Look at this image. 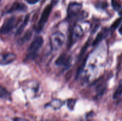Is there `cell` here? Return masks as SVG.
<instances>
[{
	"label": "cell",
	"instance_id": "cell-15",
	"mask_svg": "<svg viewBox=\"0 0 122 121\" xmlns=\"http://www.w3.org/2000/svg\"><path fill=\"white\" fill-rule=\"evenodd\" d=\"M50 106H51V107H52L54 109H58L61 107L63 106V103H62L61 101H60V100H53L50 104H48Z\"/></svg>",
	"mask_w": 122,
	"mask_h": 121
},
{
	"label": "cell",
	"instance_id": "cell-2",
	"mask_svg": "<svg viewBox=\"0 0 122 121\" xmlns=\"http://www.w3.org/2000/svg\"><path fill=\"white\" fill-rule=\"evenodd\" d=\"M65 42V36L61 32H57L52 33L50 36V45L52 51H59Z\"/></svg>",
	"mask_w": 122,
	"mask_h": 121
},
{
	"label": "cell",
	"instance_id": "cell-13",
	"mask_svg": "<svg viewBox=\"0 0 122 121\" xmlns=\"http://www.w3.org/2000/svg\"><path fill=\"white\" fill-rule=\"evenodd\" d=\"M29 20V15H26V17L23 20V22L22 23V24H21V26L19 27V28L17 29L16 32V34H21V33L23 32V31L25 29V27L26 26V25L28 24V21Z\"/></svg>",
	"mask_w": 122,
	"mask_h": 121
},
{
	"label": "cell",
	"instance_id": "cell-22",
	"mask_svg": "<svg viewBox=\"0 0 122 121\" xmlns=\"http://www.w3.org/2000/svg\"><path fill=\"white\" fill-rule=\"evenodd\" d=\"M119 33H120V34H121V35L122 36V25L121 26H120V28H119Z\"/></svg>",
	"mask_w": 122,
	"mask_h": 121
},
{
	"label": "cell",
	"instance_id": "cell-11",
	"mask_svg": "<svg viewBox=\"0 0 122 121\" xmlns=\"http://www.w3.org/2000/svg\"><path fill=\"white\" fill-rule=\"evenodd\" d=\"M32 32H31L30 30H28L27 32H26V33L24 34L23 37H21V38H20V39L17 40V43L19 44V45H23L24 43H25L26 42H27L30 39L31 36H32Z\"/></svg>",
	"mask_w": 122,
	"mask_h": 121
},
{
	"label": "cell",
	"instance_id": "cell-1",
	"mask_svg": "<svg viewBox=\"0 0 122 121\" xmlns=\"http://www.w3.org/2000/svg\"><path fill=\"white\" fill-rule=\"evenodd\" d=\"M44 40L42 36L36 37L27 49V55H26V59L31 60L33 59L38 54L44 44Z\"/></svg>",
	"mask_w": 122,
	"mask_h": 121
},
{
	"label": "cell",
	"instance_id": "cell-16",
	"mask_svg": "<svg viewBox=\"0 0 122 121\" xmlns=\"http://www.w3.org/2000/svg\"><path fill=\"white\" fill-rule=\"evenodd\" d=\"M76 100L75 99H70L67 101V107L70 110H73L75 104H76Z\"/></svg>",
	"mask_w": 122,
	"mask_h": 121
},
{
	"label": "cell",
	"instance_id": "cell-8",
	"mask_svg": "<svg viewBox=\"0 0 122 121\" xmlns=\"http://www.w3.org/2000/svg\"><path fill=\"white\" fill-rule=\"evenodd\" d=\"M56 65L58 66H63L64 67H69L71 65V58L66 55H61L56 61Z\"/></svg>",
	"mask_w": 122,
	"mask_h": 121
},
{
	"label": "cell",
	"instance_id": "cell-3",
	"mask_svg": "<svg viewBox=\"0 0 122 121\" xmlns=\"http://www.w3.org/2000/svg\"><path fill=\"white\" fill-rule=\"evenodd\" d=\"M15 24H16V19L15 17H11L6 19L0 28V33L3 35L8 34L15 27Z\"/></svg>",
	"mask_w": 122,
	"mask_h": 121
},
{
	"label": "cell",
	"instance_id": "cell-20",
	"mask_svg": "<svg viewBox=\"0 0 122 121\" xmlns=\"http://www.w3.org/2000/svg\"><path fill=\"white\" fill-rule=\"evenodd\" d=\"M13 121H29V120L26 119L25 118H22V117H14L13 119Z\"/></svg>",
	"mask_w": 122,
	"mask_h": 121
},
{
	"label": "cell",
	"instance_id": "cell-14",
	"mask_svg": "<svg viewBox=\"0 0 122 121\" xmlns=\"http://www.w3.org/2000/svg\"><path fill=\"white\" fill-rule=\"evenodd\" d=\"M122 95V79L119 82V84L118 87L117 88L116 90L114 91L113 94V98L114 99H117Z\"/></svg>",
	"mask_w": 122,
	"mask_h": 121
},
{
	"label": "cell",
	"instance_id": "cell-19",
	"mask_svg": "<svg viewBox=\"0 0 122 121\" xmlns=\"http://www.w3.org/2000/svg\"><path fill=\"white\" fill-rule=\"evenodd\" d=\"M108 4L106 2H98L97 4L96 5L98 8H106L107 7Z\"/></svg>",
	"mask_w": 122,
	"mask_h": 121
},
{
	"label": "cell",
	"instance_id": "cell-23",
	"mask_svg": "<svg viewBox=\"0 0 122 121\" xmlns=\"http://www.w3.org/2000/svg\"><path fill=\"white\" fill-rule=\"evenodd\" d=\"M119 14H120V15H122V9L121 11H120V12H119Z\"/></svg>",
	"mask_w": 122,
	"mask_h": 121
},
{
	"label": "cell",
	"instance_id": "cell-21",
	"mask_svg": "<svg viewBox=\"0 0 122 121\" xmlns=\"http://www.w3.org/2000/svg\"><path fill=\"white\" fill-rule=\"evenodd\" d=\"M40 0H26V2L29 4H35L38 2Z\"/></svg>",
	"mask_w": 122,
	"mask_h": 121
},
{
	"label": "cell",
	"instance_id": "cell-10",
	"mask_svg": "<svg viewBox=\"0 0 122 121\" xmlns=\"http://www.w3.org/2000/svg\"><path fill=\"white\" fill-rule=\"evenodd\" d=\"M0 98L7 100H10L11 98L10 93L5 88L1 85H0Z\"/></svg>",
	"mask_w": 122,
	"mask_h": 121
},
{
	"label": "cell",
	"instance_id": "cell-18",
	"mask_svg": "<svg viewBox=\"0 0 122 121\" xmlns=\"http://www.w3.org/2000/svg\"><path fill=\"white\" fill-rule=\"evenodd\" d=\"M122 21V17L120 18V19H117V20L115 22L113 23V24L112 26V28H114H114H116L118 26L120 25V23H121Z\"/></svg>",
	"mask_w": 122,
	"mask_h": 121
},
{
	"label": "cell",
	"instance_id": "cell-9",
	"mask_svg": "<svg viewBox=\"0 0 122 121\" xmlns=\"http://www.w3.org/2000/svg\"><path fill=\"white\" fill-rule=\"evenodd\" d=\"M27 9V7L23 3L16 2H14L10 9L7 11L8 13H11L15 11H25Z\"/></svg>",
	"mask_w": 122,
	"mask_h": 121
},
{
	"label": "cell",
	"instance_id": "cell-17",
	"mask_svg": "<svg viewBox=\"0 0 122 121\" xmlns=\"http://www.w3.org/2000/svg\"><path fill=\"white\" fill-rule=\"evenodd\" d=\"M112 4L113 8L116 11L119 10L120 9V8H121V4L120 3H119L116 0H112Z\"/></svg>",
	"mask_w": 122,
	"mask_h": 121
},
{
	"label": "cell",
	"instance_id": "cell-6",
	"mask_svg": "<svg viewBox=\"0 0 122 121\" xmlns=\"http://www.w3.org/2000/svg\"><path fill=\"white\" fill-rule=\"evenodd\" d=\"M16 55L13 52L0 53V65H6L13 62L16 59Z\"/></svg>",
	"mask_w": 122,
	"mask_h": 121
},
{
	"label": "cell",
	"instance_id": "cell-12",
	"mask_svg": "<svg viewBox=\"0 0 122 121\" xmlns=\"http://www.w3.org/2000/svg\"><path fill=\"white\" fill-rule=\"evenodd\" d=\"M107 32H104V31L102 32H100V33H98V35L97 36L95 39L94 40V42H93V46H96V45H97L100 42L102 41V40H103L104 38L106 37V36H107Z\"/></svg>",
	"mask_w": 122,
	"mask_h": 121
},
{
	"label": "cell",
	"instance_id": "cell-4",
	"mask_svg": "<svg viewBox=\"0 0 122 121\" xmlns=\"http://www.w3.org/2000/svg\"><path fill=\"white\" fill-rule=\"evenodd\" d=\"M52 6H53L52 4L48 5L43 10L41 16V19L39 21V23H38V26L36 27V30H38V32H39V31L42 29L44 26L46 24V21H48V19L50 17V13H51V10H52Z\"/></svg>",
	"mask_w": 122,
	"mask_h": 121
},
{
	"label": "cell",
	"instance_id": "cell-5",
	"mask_svg": "<svg viewBox=\"0 0 122 121\" xmlns=\"http://www.w3.org/2000/svg\"><path fill=\"white\" fill-rule=\"evenodd\" d=\"M82 4L77 2H72L69 4L67 9L68 17L70 19L75 18L81 13L82 9Z\"/></svg>",
	"mask_w": 122,
	"mask_h": 121
},
{
	"label": "cell",
	"instance_id": "cell-7",
	"mask_svg": "<svg viewBox=\"0 0 122 121\" xmlns=\"http://www.w3.org/2000/svg\"><path fill=\"white\" fill-rule=\"evenodd\" d=\"M83 30L82 27L80 26L79 25H76L73 27L72 32H71L70 42L72 44L75 43L77 40H79V39L83 36Z\"/></svg>",
	"mask_w": 122,
	"mask_h": 121
}]
</instances>
